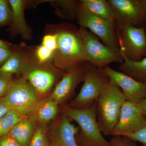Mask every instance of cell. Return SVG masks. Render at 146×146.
<instances>
[{
	"label": "cell",
	"mask_w": 146,
	"mask_h": 146,
	"mask_svg": "<svg viewBox=\"0 0 146 146\" xmlns=\"http://www.w3.org/2000/svg\"><path fill=\"white\" fill-rule=\"evenodd\" d=\"M76 29L70 25H63L55 33L57 48L53 64L56 68L66 71L86 62L83 42Z\"/></svg>",
	"instance_id": "6da1fadb"
},
{
	"label": "cell",
	"mask_w": 146,
	"mask_h": 146,
	"mask_svg": "<svg viewBox=\"0 0 146 146\" xmlns=\"http://www.w3.org/2000/svg\"><path fill=\"white\" fill-rule=\"evenodd\" d=\"M61 111L79 126L80 131L75 136L79 146H112L103 136L99 126L96 101L82 108H73L68 105H63Z\"/></svg>",
	"instance_id": "7a4b0ae2"
},
{
	"label": "cell",
	"mask_w": 146,
	"mask_h": 146,
	"mask_svg": "<svg viewBox=\"0 0 146 146\" xmlns=\"http://www.w3.org/2000/svg\"><path fill=\"white\" fill-rule=\"evenodd\" d=\"M126 101L120 88L110 80L108 86L96 101L97 120L102 134L111 136Z\"/></svg>",
	"instance_id": "3957f363"
},
{
	"label": "cell",
	"mask_w": 146,
	"mask_h": 146,
	"mask_svg": "<svg viewBox=\"0 0 146 146\" xmlns=\"http://www.w3.org/2000/svg\"><path fill=\"white\" fill-rule=\"evenodd\" d=\"M83 84L78 95L68 105L82 108L91 105L98 99L110 82L104 68L86 61Z\"/></svg>",
	"instance_id": "277c9868"
},
{
	"label": "cell",
	"mask_w": 146,
	"mask_h": 146,
	"mask_svg": "<svg viewBox=\"0 0 146 146\" xmlns=\"http://www.w3.org/2000/svg\"><path fill=\"white\" fill-rule=\"evenodd\" d=\"M78 33L83 42L86 61L97 67L104 68L110 63H122L124 58L120 51L105 45L90 31L80 27Z\"/></svg>",
	"instance_id": "5b68a950"
},
{
	"label": "cell",
	"mask_w": 146,
	"mask_h": 146,
	"mask_svg": "<svg viewBox=\"0 0 146 146\" xmlns=\"http://www.w3.org/2000/svg\"><path fill=\"white\" fill-rule=\"evenodd\" d=\"M65 72L56 68L53 63H38L32 56L21 75L41 97L50 91Z\"/></svg>",
	"instance_id": "8992f818"
},
{
	"label": "cell",
	"mask_w": 146,
	"mask_h": 146,
	"mask_svg": "<svg viewBox=\"0 0 146 146\" xmlns=\"http://www.w3.org/2000/svg\"><path fill=\"white\" fill-rule=\"evenodd\" d=\"M120 52L123 58L138 61L146 56V34L144 27L117 24Z\"/></svg>",
	"instance_id": "52a82bcc"
},
{
	"label": "cell",
	"mask_w": 146,
	"mask_h": 146,
	"mask_svg": "<svg viewBox=\"0 0 146 146\" xmlns=\"http://www.w3.org/2000/svg\"><path fill=\"white\" fill-rule=\"evenodd\" d=\"M77 20L80 27L89 29L105 45L116 50L120 51L116 21L110 22L95 15L81 4Z\"/></svg>",
	"instance_id": "ba28073f"
},
{
	"label": "cell",
	"mask_w": 146,
	"mask_h": 146,
	"mask_svg": "<svg viewBox=\"0 0 146 146\" xmlns=\"http://www.w3.org/2000/svg\"><path fill=\"white\" fill-rule=\"evenodd\" d=\"M3 98L11 108L27 114L42 98L31 84L22 77L13 79Z\"/></svg>",
	"instance_id": "9c48e42d"
},
{
	"label": "cell",
	"mask_w": 146,
	"mask_h": 146,
	"mask_svg": "<svg viewBox=\"0 0 146 146\" xmlns=\"http://www.w3.org/2000/svg\"><path fill=\"white\" fill-rule=\"evenodd\" d=\"M146 125V115L138 104L126 101L111 136L127 137L138 132Z\"/></svg>",
	"instance_id": "30bf717a"
},
{
	"label": "cell",
	"mask_w": 146,
	"mask_h": 146,
	"mask_svg": "<svg viewBox=\"0 0 146 146\" xmlns=\"http://www.w3.org/2000/svg\"><path fill=\"white\" fill-rule=\"evenodd\" d=\"M115 14L117 24L136 27H144L146 18L139 0H108Z\"/></svg>",
	"instance_id": "8fae6325"
},
{
	"label": "cell",
	"mask_w": 146,
	"mask_h": 146,
	"mask_svg": "<svg viewBox=\"0 0 146 146\" xmlns=\"http://www.w3.org/2000/svg\"><path fill=\"white\" fill-rule=\"evenodd\" d=\"M85 70V63L66 71L51 94L50 98L58 105L65 104L71 98L77 85L83 82Z\"/></svg>",
	"instance_id": "7c38bea8"
},
{
	"label": "cell",
	"mask_w": 146,
	"mask_h": 146,
	"mask_svg": "<svg viewBox=\"0 0 146 146\" xmlns=\"http://www.w3.org/2000/svg\"><path fill=\"white\" fill-rule=\"evenodd\" d=\"M104 69L110 79L121 89V91L126 100L139 104L146 98V86L145 83L137 81L109 66Z\"/></svg>",
	"instance_id": "4fadbf2b"
},
{
	"label": "cell",
	"mask_w": 146,
	"mask_h": 146,
	"mask_svg": "<svg viewBox=\"0 0 146 146\" xmlns=\"http://www.w3.org/2000/svg\"><path fill=\"white\" fill-rule=\"evenodd\" d=\"M70 119L62 113L51 128L48 137L53 146H79L75 136L79 131Z\"/></svg>",
	"instance_id": "5bb4252c"
},
{
	"label": "cell",
	"mask_w": 146,
	"mask_h": 146,
	"mask_svg": "<svg viewBox=\"0 0 146 146\" xmlns=\"http://www.w3.org/2000/svg\"><path fill=\"white\" fill-rule=\"evenodd\" d=\"M11 11V31L21 35L23 39L29 40L31 38V31L27 24L25 17V8L27 1L25 0H8Z\"/></svg>",
	"instance_id": "9a60e30c"
},
{
	"label": "cell",
	"mask_w": 146,
	"mask_h": 146,
	"mask_svg": "<svg viewBox=\"0 0 146 146\" xmlns=\"http://www.w3.org/2000/svg\"><path fill=\"white\" fill-rule=\"evenodd\" d=\"M38 125L34 116L29 112L16 124L9 133L21 146H29Z\"/></svg>",
	"instance_id": "2e32d148"
},
{
	"label": "cell",
	"mask_w": 146,
	"mask_h": 146,
	"mask_svg": "<svg viewBox=\"0 0 146 146\" xmlns=\"http://www.w3.org/2000/svg\"><path fill=\"white\" fill-rule=\"evenodd\" d=\"M59 110L58 105L49 97L41 98L29 112L34 116L39 125L46 127L56 118Z\"/></svg>",
	"instance_id": "e0dca14e"
},
{
	"label": "cell",
	"mask_w": 146,
	"mask_h": 146,
	"mask_svg": "<svg viewBox=\"0 0 146 146\" xmlns=\"http://www.w3.org/2000/svg\"><path fill=\"white\" fill-rule=\"evenodd\" d=\"M32 56L19 50H12L9 60L0 67V73L21 75Z\"/></svg>",
	"instance_id": "ac0fdd59"
},
{
	"label": "cell",
	"mask_w": 146,
	"mask_h": 146,
	"mask_svg": "<svg viewBox=\"0 0 146 146\" xmlns=\"http://www.w3.org/2000/svg\"><path fill=\"white\" fill-rule=\"evenodd\" d=\"M82 5L95 15L110 22H115L114 11L108 0H81Z\"/></svg>",
	"instance_id": "d6986e66"
},
{
	"label": "cell",
	"mask_w": 146,
	"mask_h": 146,
	"mask_svg": "<svg viewBox=\"0 0 146 146\" xmlns=\"http://www.w3.org/2000/svg\"><path fill=\"white\" fill-rule=\"evenodd\" d=\"M119 69L135 80L144 83L146 80V57L138 61H131L124 58Z\"/></svg>",
	"instance_id": "ffe728a7"
},
{
	"label": "cell",
	"mask_w": 146,
	"mask_h": 146,
	"mask_svg": "<svg viewBox=\"0 0 146 146\" xmlns=\"http://www.w3.org/2000/svg\"><path fill=\"white\" fill-rule=\"evenodd\" d=\"M27 114L13 108L9 110L0 119V137L9 133Z\"/></svg>",
	"instance_id": "44dd1931"
},
{
	"label": "cell",
	"mask_w": 146,
	"mask_h": 146,
	"mask_svg": "<svg viewBox=\"0 0 146 146\" xmlns=\"http://www.w3.org/2000/svg\"><path fill=\"white\" fill-rule=\"evenodd\" d=\"M56 2L58 14L68 20L77 19L81 3L80 1L65 0Z\"/></svg>",
	"instance_id": "7402d4cb"
},
{
	"label": "cell",
	"mask_w": 146,
	"mask_h": 146,
	"mask_svg": "<svg viewBox=\"0 0 146 146\" xmlns=\"http://www.w3.org/2000/svg\"><path fill=\"white\" fill-rule=\"evenodd\" d=\"M50 141L46 127L38 125L35 131L29 146H48Z\"/></svg>",
	"instance_id": "603a6c76"
},
{
	"label": "cell",
	"mask_w": 146,
	"mask_h": 146,
	"mask_svg": "<svg viewBox=\"0 0 146 146\" xmlns=\"http://www.w3.org/2000/svg\"><path fill=\"white\" fill-rule=\"evenodd\" d=\"M54 53L41 45L36 48L33 57L36 62L41 64L53 63Z\"/></svg>",
	"instance_id": "cb8c5ba5"
},
{
	"label": "cell",
	"mask_w": 146,
	"mask_h": 146,
	"mask_svg": "<svg viewBox=\"0 0 146 146\" xmlns=\"http://www.w3.org/2000/svg\"><path fill=\"white\" fill-rule=\"evenodd\" d=\"M11 11L7 0H0V27L10 25Z\"/></svg>",
	"instance_id": "d4e9b609"
},
{
	"label": "cell",
	"mask_w": 146,
	"mask_h": 146,
	"mask_svg": "<svg viewBox=\"0 0 146 146\" xmlns=\"http://www.w3.org/2000/svg\"><path fill=\"white\" fill-rule=\"evenodd\" d=\"M13 80L12 74L0 73V98L4 96Z\"/></svg>",
	"instance_id": "484cf974"
},
{
	"label": "cell",
	"mask_w": 146,
	"mask_h": 146,
	"mask_svg": "<svg viewBox=\"0 0 146 146\" xmlns=\"http://www.w3.org/2000/svg\"><path fill=\"white\" fill-rule=\"evenodd\" d=\"M42 45L52 51L55 52L57 48L56 34L54 33L45 35L42 39Z\"/></svg>",
	"instance_id": "4316f807"
},
{
	"label": "cell",
	"mask_w": 146,
	"mask_h": 146,
	"mask_svg": "<svg viewBox=\"0 0 146 146\" xmlns=\"http://www.w3.org/2000/svg\"><path fill=\"white\" fill-rule=\"evenodd\" d=\"M109 142L112 146H137L134 141L125 136H112Z\"/></svg>",
	"instance_id": "83f0119b"
},
{
	"label": "cell",
	"mask_w": 146,
	"mask_h": 146,
	"mask_svg": "<svg viewBox=\"0 0 146 146\" xmlns=\"http://www.w3.org/2000/svg\"><path fill=\"white\" fill-rule=\"evenodd\" d=\"M133 141H138L142 143L141 146H146V125L138 132L127 137Z\"/></svg>",
	"instance_id": "f1b7e54d"
},
{
	"label": "cell",
	"mask_w": 146,
	"mask_h": 146,
	"mask_svg": "<svg viewBox=\"0 0 146 146\" xmlns=\"http://www.w3.org/2000/svg\"><path fill=\"white\" fill-rule=\"evenodd\" d=\"M0 146H22L9 133L0 137Z\"/></svg>",
	"instance_id": "f546056e"
},
{
	"label": "cell",
	"mask_w": 146,
	"mask_h": 146,
	"mask_svg": "<svg viewBox=\"0 0 146 146\" xmlns=\"http://www.w3.org/2000/svg\"><path fill=\"white\" fill-rule=\"evenodd\" d=\"M11 54L10 47L0 48V66H2L9 60Z\"/></svg>",
	"instance_id": "4dcf8cb0"
},
{
	"label": "cell",
	"mask_w": 146,
	"mask_h": 146,
	"mask_svg": "<svg viewBox=\"0 0 146 146\" xmlns=\"http://www.w3.org/2000/svg\"><path fill=\"white\" fill-rule=\"evenodd\" d=\"M12 109L5 101L3 98H0V119Z\"/></svg>",
	"instance_id": "1f68e13d"
},
{
	"label": "cell",
	"mask_w": 146,
	"mask_h": 146,
	"mask_svg": "<svg viewBox=\"0 0 146 146\" xmlns=\"http://www.w3.org/2000/svg\"><path fill=\"white\" fill-rule=\"evenodd\" d=\"M141 9L146 18V0H139Z\"/></svg>",
	"instance_id": "d6a6232c"
},
{
	"label": "cell",
	"mask_w": 146,
	"mask_h": 146,
	"mask_svg": "<svg viewBox=\"0 0 146 146\" xmlns=\"http://www.w3.org/2000/svg\"><path fill=\"white\" fill-rule=\"evenodd\" d=\"M139 104L142 112L146 115V98L143 100Z\"/></svg>",
	"instance_id": "836d02e7"
},
{
	"label": "cell",
	"mask_w": 146,
	"mask_h": 146,
	"mask_svg": "<svg viewBox=\"0 0 146 146\" xmlns=\"http://www.w3.org/2000/svg\"><path fill=\"white\" fill-rule=\"evenodd\" d=\"M7 47H10L9 44L0 39V48Z\"/></svg>",
	"instance_id": "e575fe53"
},
{
	"label": "cell",
	"mask_w": 146,
	"mask_h": 146,
	"mask_svg": "<svg viewBox=\"0 0 146 146\" xmlns=\"http://www.w3.org/2000/svg\"><path fill=\"white\" fill-rule=\"evenodd\" d=\"M144 28H145V33L146 34V21L145 22V26H144Z\"/></svg>",
	"instance_id": "d590c367"
},
{
	"label": "cell",
	"mask_w": 146,
	"mask_h": 146,
	"mask_svg": "<svg viewBox=\"0 0 146 146\" xmlns=\"http://www.w3.org/2000/svg\"><path fill=\"white\" fill-rule=\"evenodd\" d=\"M48 146H53L52 145V144H51L50 143L49 145Z\"/></svg>",
	"instance_id": "8d00e7d4"
},
{
	"label": "cell",
	"mask_w": 146,
	"mask_h": 146,
	"mask_svg": "<svg viewBox=\"0 0 146 146\" xmlns=\"http://www.w3.org/2000/svg\"><path fill=\"white\" fill-rule=\"evenodd\" d=\"M144 83H145V84L146 86V80H145V81L144 82Z\"/></svg>",
	"instance_id": "74e56055"
}]
</instances>
